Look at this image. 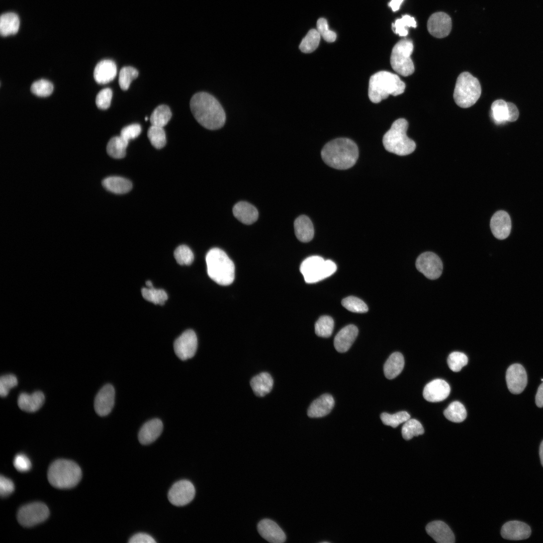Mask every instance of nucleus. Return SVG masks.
Here are the masks:
<instances>
[{
  "instance_id": "1",
  "label": "nucleus",
  "mask_w": 543,
  "mask_h": 543,
  "mask_svg": "<svg viewBox=\"0 0 543 543\" xmlns=\"http://www.w3.org/2000/svg\"><path fill=\"white\" fill-rule=\"evenodd\" d=\"M190 106L196 120L204 128L217 130L224 126L225 113L212 95L205 92L197 93L192 97Z\"/></svg>"
},
{
  "instance_id": "2",
  "label": "nucleus",
  "mask_w": 543,
  "mask_h": 543,
  "mask_svg": "<svg viewBox=\"0 0 543 543\" xmlns=\"http://www.w3.org/2000/svg\"><path fill=\"white\" fill-rule=\"evenodd\" d=\"M321 154L323 160L328 166L337 169H346L355 164L358 150L352 140L339 138L325 145Z\"/></svg>"
},
{
  "instance_id": "3",
  "label": "nucleus",
  "mask_w": 543,
  "mask_h": 543,
  "mask_svg": "<svg viewBox=\"0 0 543 543\" xmlns=\"http://www.w3.org/2000/svg\"><path fill=\"white\" fill-rule=\"evenodd\" d=\"M405 84L396 74L381 71L371 76L369 80V97L374 103H378L390 95L396 96L402 94Z\"/></svg>"
},
{
  "instance_id": "4",
  "label": "nucleus",
  "mask_w": 543,
  "mask_h": 543,
  "mask_svg": "<svg viewBox=\"0 0 543 543\" xmlns=\"http://www.w3.org/2000/svg\"><path fill=\"white\" fill-rule=\"evenodd\" d=\"M206 261L210 278L220 285L227 286L234 280L235 266L227 254L218 248L211 249L207 253Z\"/></svg>"
},
{
  "instance_id": "5",
  "label": "nucleus",
  "mask_w": 543,
  "mask_h": 543,
  "mask_svg": "<svg viewBox=\"0 0 543 543\" xmlns=\"http://www.w3.org/2000/svg\"><path fill=\"white\" fill-rule=\"evenodd\" d=\"M81 476V469L77 464L64 459L53 462L47 473L50 484L54 487L62 489L75 487L80 481Z\"/></svg>"
},
{
  "instance_id": "6",
  "label": "nucleus",
  "mask_w": 543,
  "mask_h": 543,
  "mask_svg": "<svg viewBox=\"0 0 543 543\" xmlns=\"http://www.w3.org/2000/svg\"><path fill=\"white\" fill-rule=\"evenodd\" d=\"M408 127V123L405 119L400 118L393 122L383 138L386 150L400 156L408 155L415 150V142L406 134Z\"/></svg>"
},
{
  "instance_id": "7",
  "label": "nucleus",
  "mask_w": 543,
  "mask_h": 543,
  "mask_svg": "<svg viewBox=\"0 0 543 543\" xmlns=\"http://www.w3.org/2000/svg\"><path fill=\"white\" fill-rule=\"evenodd\" d=\"M481 94V87L477 78L468 72L459 75L454 92V99L458 106L469 108L476 103Z\"/></svg>"
},
{
  "instance_id": "8",
  "label": "nucleus",
  "mask_w": 543,
  "mask_h": 543,
  "mask_svg": "<svg viewBox=\"0 0 543 543\" xmlns=\"http://www.w3.org/2000/svg\"><path fill=\"white\" fill-rule=\"evenodd\" d=\"M336 269V265L333 261L329 259L324 260L317 255L306 258L300 267L305 281L308 284L318 282L331 276Z\"/></svg>"
},
{
  "instance_id": "9",
  "label": "nucleus",
  "mask_w": 543,
  "mask_h": 543,
  "mask_svg": "<svg viewBox=\"0 0 543 543\" xmlns=\"http://www.w3.org/2000/svg\"><path fill=\"white\" fill-rule=\"evenodd\" d=\"M413 50L412 41L404 39L397 42L393 48L390 63L393 70L398 74L407 76L414 71L413 62L410 56Z\"/></svg>"
},
{
  "instance_id": "10",
  "label": "nucleus",
  "mask_w": 543,
  "mask_h": 543,
  "mask_svg": "<svg viewBox=\"0 0 543 543\" xmlns=\"http://www.w3.org/2000/svg\"><path fill=\"white\" fill-rule=\"evenodd\" d=\"M49 511L47 506L41 502H34L22 506L17 514L19 523L23 526L32 527L47 519Z\"/></svg>"
},
{
  "instance_id": "11",
  "label": "nucleus",
  "mask_w": 543,
  "mask_h": 543,
  "mask_svg": "<svg viewBox=\"0 0 543 543\" xmlns=\"http://www.w3.org/2000/svg\"><path fill=\"white\" fill-rule=\"evenodd\" d=\"M415 264L417 270L429 279H437L442 274L441 260L433 252L427 251L421 253L417 257Z\"/></svg>"
},
{
  "instance_id": "12",
  "label": "nucleus",
  "mask_w": 543,
  "mask_h": 543,
  "mask_svg": "<svg viewBox=\"0 0 543 543\" xmlns=\"http://www.w3.org/2000/svg\"><path fill=\"white\" fill-rule=\"evenodd\" d=\"M195 492V488L190 481L180 480L175 482L169 489L168 499L173 505L184 506L193 500Z\"/></svg>"
},
{
  "instance_id": "13",
  "label": "nucleus",
  "mask_w": 543,
  "mask_h": 543,
  "mask_svg": "<svg viewBox=\"0 0 543 543\" xmlns=\"http://www.w3.org/2000/svg\"><path fill=\"white\" fill-rule=\"evenodd\" d=\"M198 340L195 332L192 329L184 331L174 342L173 348L176 355L185 360L193 357L197 351Z\"/></svg>"
},
{
  "instance_id": "14",
  "label": "nucleus",
  "mask_w": 543,
  "mask_h": 543,
  "mask_svg": "<svg viewBox=\"0 0 543 543\" xmlns=\"http://www.w3.org/2000/svg\"><path fill=\"white\" fill-rule=\"evenodd\" d=\"M506 381L511 393L514 394L521 393L527 383V374L524 367L519 364L510 365L506 371Z\"/></svg>"
},
{
  "instance_id": "15",
  "label": "nucleus",
  "mask_w": 543,
  "mask_h": 543,
  "mask_svg": "<svg viewBox=\"0 0 543 543\" xmlns=\"http://www.w3.org/2000/svg\"><path fill=\"white\" fill-rule=\"evenodd\" d=\"M115 396V389L110 384L100 389L94 401L95 410L98 415L105 416L111 412L114 405Z\"/></svg>"
},
{
  "instance_id": "16",
  "label": "nucleus",
  "mask_w": 543,
  "mask_h": 543,
  "mask_svg": "<svg viewBox=\"0 0 543 543\" xmlns=\"http://www.w3.org/2000/svg\"><path fill=\"white\" fill-rule=\"evenodd\" d=\"M451 29L450 17L443 12H437L430 16L427 22V29L433 36L442 38L447 36Z\"/></svg>"
},
{
  "instance_id": "17",
  "label": "nucleus",
  "mask_w": 543,
  "mask_h": 543,
  "mask_svg": "<svg viewBox=\"0 0 543 543\" xmlns=\"http://www.w3.org/2000/svg\"><path fill=\"white\" fill-rule=\"evenodd\" d=\"M450 388L449 384L442 379H435L425 386L423 391L424 398L430 402H440L449 395Z\"/></svg>"
},
{
  "instance_id": "18",
  "label": "nucleus",
  "mask_w": 543,
  "mask_h": 543,
  "mask_svg": "<svg viewBox=\"0 0 543 543\" xmlns=\"http://www.w3.org/2000/svg\"><path fill=\"white\" fill-rule=\"evenodd\" d=\"M531 533L530 527L528 524L518 520L506 522L501 529L502 537L512 540L526 539L530 536Z\"/></svg>"
},
{
  "instance_id": "19",
  "label": "nucleus",
  "mask_w": 543,
  "mask_h": 543,
  "mask_svg": "<svg viewBox=\"0 0 543 543\" xmlns=\"http://www.w3.org/2000/svg\"><path fill=\"white\" fill-rule=\"evenodd\" d=\"M490 228L496 238L500 240L506 238L510 234L511 229L509 215L502 210L496 212L491 219Z\"/></svg>"
},
{
  "instance_id": "20",
  "label": "nucleus",
  "mask_w": 543,
  "mask_h": 543,
  "mask_svg": "<svg viewBox=\"0 0 543 543\" xmlns=\"http://www.w3.org/2000/svg\"><path fill=\"white\" fill-rule=\"evenodd\" d=\"M257 530L264 539L270 542L282 543L286 539L283 530L270 519H264L260 521L257 525Z\"/></svg>"
},
{
  "instance_id": "21",
  "label": "nucleus",
  "mask_w": 543,
  "mask_h": 543,
  "mask_svg": "<svg viewBox=\"0 0 543 543\" xmlns=\"http://www.w3.org/2000/svg\"><path fill=\"white\" fill-rule=\"evenodd\" d=\"M426 531L435 541L438 543H453L454 534L449 526L441 521H434L426 526Z\"/></svg>"
},
{
  "instance_id": "22",
  "label": "nucleus",
  "mask_w": 543,
  "mask_h": 543,
  "mask_svg": "<svg viewBox=\"0 0 543 543\" xmlns=\"http://www.w3.org/2000/svg\"><path fill=\"white\" fill-rule=\"evenodd\" d=\"M163 430V423L158 419L150 420L144 423L138 433L140 443L147 445L152 443L160 435Z\"/></svg>"
},
{
  "instance_id": "23",
  "label": "nucleus",
  "mask_w": 543,
  "mask_h": 543,
  "mask_svg": "<svg viewBox=\"0 0 543 543\" xmlns=\"http://www.w3.org/2000/svg\"><path fill=\"white\" fill-rule=\"evenodd\" d=\"M358 329L354 325H348L341 329L334 339V346L339 352L347 351L356 339Z\"/></svg>"
},
{
  "instance_id": "24",
  "label": "nucleus",
  "mask_w": 543,
  "mask_h": 543,
  "mask_svg": "<svg viewBox=\"0 0 543 543\" xmlns=\"http://www.w3.org/2000/svg\"><path fill=\"white\" fill-rule=\"evenodd\" d=\"M116 63L112 60L105 59L98 62L94 70V78L99 84H106L113 80L117 74Z\"/></svg>"
},
{
  "instance_id": "25",
  "label": "nucleus",
  "mask_w": 543,
  "mask_h": 543,
  "mask_svg": "<svg viewBox=\"0 0 543 543\" xmlns=\"http://www.w3.org/2000/svg\"><path fill=\"white\" fill-rule=\"evenodd\" d=\"M45 396L40 391H35L32 394L21 393L18 399V405L20 409L27 412H35L43 405Z\"/></svg>"
},
{
  "instance_id": "26",
  "label": "nucleus",
  "mask_w": 543,
  "mask_h": 543,
  "mask_svg": "<svg viewBox=\"0 0 543 543\" xmlns=\"http://www.w3.org/2000/svg\"><path fill=\"white\" fill-rule=\"evenodd\" d=\"M334 405L333 397L324 394L312 402L308 408V415L311 418L323 417L330 412Z\"/></svg>"
},
{
  "instance_id": "27",
  "label": "nucleus",
  "mask_w": 543,
  "mask_h": 543,
  "mask_svg": "<svg viewBox=\"0 0 543 543\" xmlns=\"http://www.w3.org/2000/svg\"><path fill=\"white\" fill-rule=\"evenodd\" d=\"M232 211L235 218L243 224H251L258 219V212L256 208L246 202L237 203Z\"/></svg>"
},
{
  "instance_id": "28",
  "label": "nucleus",
  "mask_w": 543,
  "mask_h": 543,
  "mask_svg": "<svg viewBox=\"0 0 543 543\" xmlns=\"http://www.w3.org/2000/svg\"><path fill=\"white\" fill-rule=\"evenodd\" d=\"M295 235L300 241L308 242L313 238L314 230L310 219L305 215L298 217L294 222Z\"/></svg>"
},
{
  "instance_id": "29",
  "label": "nucleus",
  "mask_w": 543,
  "mask_h": 543,
  "mask_svg": "<svg viewBox=\"0 0 543 543\" xmlns=\"http://www.w3.org/2000/svg\"><path fill=\"white\" fill-rule=\"evenodd\" d=\"M274 381L270 375L262 372L254 377L250 381V386L257 396L263 397L269 393L273 387Z\"/></svg>"
},
{
  "instance_id": "30",
  "label": "nucleus",
  "mask_w": 543,
  "mask_h": 543,
  "mask_svg": "<svg viewBox=\"0 0 543 543\" xmlns=\"http://www.w3.org/2000/svg\"><path fill=\"white\" fill-rule=\"evenodd\" d=\"M404 366V359L402 354L395 352L390 355L384 364V375L387 379H393L401 373Z\"/></svg>"
},
{
  "instance_id": "31",
  "label": "nucleus",
  "mask_w": 543,
  "mask_h": 543,
  "mask_svg": "<svg viewBox=\"0 0 543 543\" xmlns=\"http://www.w3.org/2000/svg\"><path fill=\"white\" fill-rule=\"evenodd\" d=\"M102 185L108 191L117 194L128 193L132 187V183L130 180L117 176L105 178L102 181Z\"/></svg>"
},
{
  "instance_id": "32",
  "label": "nucleus",
  "mask_w": 543,
  "mask_h": 543,
  "mask_svg": "<svg viewBox=\"0 0 543 543\" xmlns=\"http://www.w3.org/2000/svg\"><path fill=\"white\" fill-rule=\"evenodd\" d=\"M19 18L15 13H7L1 16L0 32L2 36L6 37L16 34L19 30Z\"/></svg>"
},
{
  "instance_id": "33",
  "label": "nucleus",
  "mask_w": 543,
  "mask_h": 543,
  "mask_svg": "<svg viewBox=\"0 0 543 543\" xmlns=\"http://www.w3.org/2000/svg\"><path fill=\"white\" fill-rule=\"evenodd\" d=\"M129 141L121 136H114L110 139L107 145V152L112 157L122 158L126 155V149Z\"/></svg>"
},
{
  "instance_id": "34",
  "label": "nucleus",
  "mask_w": 543,
  "mask_h": 543,
  "mask_svg": "<svg viewBox=\"0 0 543 543\" xmlns=\"http://www.w3.org/2000/svg\"><path fill=\"white\" fill-rule=\"evenodd\" d=\"M445 418L453 422H461L467 417V411L464 406L459 401L451 403L443 412Z\"/></svg>"
},
{
  "instance_id": "35",
  "label": "nucleus",
  "mask_w": 543,
  "mask_h": 543,
  "mask_svg": "<svg viewBox=\"0 0 543 543\" xmlns=\"http://www.w3.org/2000/svg\"><path fill=\"white\" fill-rule=\"evenodd\" d=\"M171 112L166 105H161L157 107L152 113L150 121L152 125L163 127L170 120Z\"/></svg>"
},
{
  "instance_id": "36",
  "label": "nucleus",
  "mask_w": 543,
  "mask_h": 543,
  "mask_svg": "<svg viewBox=\"0 0 543 543\" xmlns=\"http://www.w3.org/2000/svg\"><path fill=\"white\" fill-rule=\"evenodd\" d=\"M320 37L321 36L316 29H311L302 39L299 45V49L304 53L312 52L318 47Z\"/></svg>"
},
{
  "instance_id": "37",
  "label": "nucleus",
  "mask_w": 543,
  "mask_h": 543,
  "mask_svg": "<svg viewBox=\"0 0 543 543\" xmlns=\"http://www.w3.org/2000/svg\"><path fill=\"white\" fill-rule=\"evenodd\" d=\"M422 424L417 420L409 418L405 422L402 427V435L406 440L424 433Z\"/></svg>"
},
{
  "instance_id": "38",
  "label": "nucleus",
  "mask_w": 543,
  "mask_h": 543,
  "mask_svg": "<svg viewBox=\"0 0 543 543\" xmlns=\"http://www.w3.org/2000/svg\"><path fill=\"white\" fill-rule=\"evenodd\" d=\"M334 321L328 316H322L317 321L315 325V331L316 335L322 337H330L333 332Z\"/></svg>"
},
{
  "instance_id": "39",
  "label": "nucleus",
  "mask_w": 543,
  "mask_h": 543,
  "mask_svg": "<svg viewBox=\"0 0 543 543\" xmlns=\"http://www.w3.org/2000/svg\"><path fill=\"white\" fill-rule=\"evenodd\" d=\"M143 297L147 301L155 304L163 305L168 298L167 295L162 289L151 288H143L141 290Z\"/></svg>"
},
{
  "instance_id": "40",
  "label": "nucleus",
  "mask_w": 543,
  "mask_h": 543,
  "mask_svg": "<svg viewBox=\"0 0 543 543\" xmlns=\"http://www.w3.org/2000/svg\"><path fill=\"white\" fill-rule=\"evenodd\" d=\"M147 136L155 148L160 149L165 145L166 136L163 127L151 126L148 130Z\"/></svg>"
},
{
  "instance_id": "41",
  "label": "nucleus",
  "mask_w": 543,
  "mask_h": 543,
  "mask_svg": "<svg viewBox=\"0 0 543 543\" xmlns=\"http://www.w3.org/2000/svg\"><path fill=\"white\" fill-rule=\"evenodd\" d=\"M416 22L413 17L409 15H404L401 19L396 20L392 24V29L395 33L400 36H406L408 33V28L409 27L415 28Z\"/></svg>"
},
{
  "instance_id": "42",
  "label": "nucleus",
  "mask_w": 543,
  "mask_h": 543,
  "mask_svg": "<svg viewBox=\"0 0 543 543\" xmlns=\"http://www.w3.org/2000/svg\"><path fill=\"white\" fill-rule=\"evenodd\" d=\"M492 117L497 124L507 121L508 110L507 103L502 100L494 101L491 106Z\"/></svg>"
},
{
  "instance_id": "43",
  "label": "nucleus",
  "mask_w": 543,
  "mask_h": 543,
  "mask_svg": "<svg viewBox=\"0 0 543 543\" xmlns=\"http://www.w3.org/2000/svg\"><path fill=\"white\" fill-rule=\"evenodd\" d=\"M380 417L385 425L396 428L410 418V416L406 411H400L393 414L384 412L381 414Z\"/></svg>"
},
{
  "instance_id": "44",
  "label": "nucleus",
  "mask_w": 543,
  "mask_h": 543,
  "mask_svg": "<svg viewBox=\"0 0 543 543\" xmlns=\"http://www.w3.org/2000/svg\"><path fill=\"white\" fill-rule=\"evenodd\" d=\"M138 71L132 66H125L121 68L119 75V84L124 90L128 89L131 81L137 77Z\"/></svg>"
},
{
  "instance_id": "45",
  "label": "nucleus",
  "mask_w": 543,
  "mask_h": 543,
  "mask_svg": "<svg viewBox=\"0 0 543 543\" xmlns=\"http://www.w3.org/2000/svg\"><path fill=\"white\" fill-rule=\"evenodd\" d=\"M30 90L35 95L40 97L50 96L53 90V85L49 81L41 79L34 81L30 87Z\"/></svg>"
},
{
  "instance_id": "46",
  "label": "nucleus",
  "mask_w": 543,
  "mask_h": 543,
  "mask_svg": "<svg viewBox=\"0 0 543 543\" xmlns=\"http://www.w3.org/2000/svg\"><path fill=\"white\" fill-rule=\"evenodd\" d=\"M342 306L349 311L355 313H366L368 311V307L361 299L354 297L349 296L342 300Z\"/></svg>"
},
{
  "instance_id": "47",
  "label": "nucleus",
  "mask_w": 543,
  "mask_h": 543,
  "mask_svg": "<svg viewBox=\"0 0 543 543\" xmlns=\"http://www.w3.org/2000/svg\"><path fill=\"white\" fill-rule=\"evenodd\" d=\"M447 361L449 369L453 372H458L467 365L468 358L464 353L455 351L449 354Z\"/></svg>"
},
{
  "instance_id": "48",
  "label": "nucleus",
  "mask_w": 543,
  "mask_h": 543,
  "mask_svg": "<svg viewBox=\"0 0 543 543\" xmlns=\"http://www.w3.org/2000/svg\"><path fill=\"white\" fill-rule=\"evenodd\" d=\"M174 256L176 262L180 265H190L194 258L193 252L185 245H179L175 249Z\"/></svg>"
},
{
  "instance_id": "49",
  "label": "nucleus",
  "mask_w": 543,
  "mask_h": 543,
  "mask_svg": "<svg viewBox=\"0 0 543 543\" xmlns=\"http://www.w3.org/2000/svg\"><path fill=\"white\" fill-rule=\"evenodd\" d=\"M18 380L14 374L3 375L0 378V395L2 397H6L10 390L18 385Z\"/></svg>"
},
{
  "instance_id": "50",
  "label": "nucleus",
  "mask_w": 543,
  "mask_h": 543,
  "mask_svg": "<svg viewBox=\"0 0 543 543\" xmlns=\"http://www.w3.org/2000/svg\"><path fill=\"white\" fill-rule=\"evenodd\" d=\"M317 30L320 35L327 42H333L336 38V34L329 29L326 20L321 18L317 22Z\"/></svg>"
},
{
  "instance_id": "51",
  "label": "nucleus",
  "mask_w": 543,
  "mask_h": 543,
  "mask_svg": "<svg viewBox=\"0 0 543 543\" xmlns=\"http://www.w3.org/2000/svg\"><path fill=\"white\" fill-rule=\"evenodd\" d=\"M113 93L110 88L101 90L96 98V104L101 110L107 109L111 105Z\"/></svg>"
},
{
  "instance_id": "52",
  "label": "nucleus",
  "mask_w": 543,
  "mask_h": 543,
  "mask_svg": "<svg viewBox=\"0 0 543 543\" xmlns=\"http://www.w3.org/2000/svg\"><path fill=\"white\" fill-rule=\"evenodd\" d=\"M141 127L138 124H133L124 127L121 131L120 136L129 141L137 138L140 134Z\"/></svg>"
},
{
  "instance_id": "53",
  "label": "nucleus",
  "mask_w": 543,
  "mask_h": 543,
  "mask_svg": "<svg viewBox=\"0 0 543 543\" xmlns=\"http://www.w3.org/2000/svg\"><path fill=\"white\" fill-rule=\"evenodd\" d=\"M13 464L16 470L22 472H27L31 468L29 459L25 455L21 454L15 456Z\"/></svg>"
},
{
  "instance_id": "54",
  "label": "nucleus",
  "mask_w": 543,
  "mask_h": 543,
  "mask_svg": "<svg viewBox=\"0 0 543 543\" xmlns=\"http://www.w3.org/2000/svg\"><path fill=\"white\" fill-rule=\"evenodd\" d=\"M14 484L10 479L1 476L0 477V494L3 497L7 496L14 491Z\"/></svg>"
},
{
  "instance_id": "55",
  "label": "nucleus",
  "mask_w": 543,
  "mask_h": 543,
  "mask_svg": "<svg viewBox=\"0 0 543 543\" xmlns=\"http://www.w3.org/2000/svg\"><path fill=\"white\" fill-rule=\"evenodd\" d=\"M130 543H155L156 541L150 535L138 533L132 536L128 541Z\"/></svg>"
},
{
  "instance_id": "56",
  "label": "nucleus",
  "mask_w": 543,
  "mask_h": 543,
  "mask_svg": "<svg viewBox=\"0 0 543 543\" xmlns=\"http://www.w3.org/2000/svg\"><path fill=\"white\" fill-rule=\"evenodd\" d=\"M508 110L507 121L514 122L516 121L519 116V112L516 106L511 103H507Z\"/></svg>"
},
{
  "instance_id": "57",
  "label": "nucleus",
  "mask_w": 543,
  "mask_h": 543,
  "mask_svg": "<svg viewBox=\"0 0 543 543\" xmlns=\"http://www.w3.org/2000/svg\"><path fill=\"white\" fill-rule=\"evenodd\" d=\"M535 403L537 407H543V382L537 389L535 395Z\"/></svg>"
},
{
  "instance_id": "58",
  "label": "nucleus",
  "mask_w": 543,
  "mask_h": 543,
  "mask_svg": "<svg viewBox=\"0 0 543 543\" xmlns=\"http://www.w3.org/2000/svg\"><path fill=\"white\" fill-rule=\"evenodd\" d=\"M404 0H391L389 3V6L391 8L394 12H396L400 8V5Z\"/></svg>"
},
{
  "instance_id": "59",
  "label": "nucleus",
  "mask_w": 543,
  "mask_h": 543,
  "mask_svg": "<svg viewBox=\"0 0 543 543\" xmlns=\"http://www.w3.org/2000/svg\"><path fill=\"white\" fill-rule=\"evenodd\" d=\"M539 454L541 464L543 467V440L541 442L539 446Z\"/></svg>"
},
{
  "instance_id": "60",
  "label": "nucleus",
  "mask_w": 543,
  "mask_h": 543,
  "mask_svg": "<svg viewBox=\"0 0 543 543\" xmlns=\"http://www.w3.org/2000/svg\"><path fill=\"white\" fill-rule=\"evenodd\" d=\"M146 285L148 288H151V287H153V285H152V283L150 281H147L146 282Z\"/></svg>"
},
{
  "instance_id": "61",
  "label": "nucleus",
  "mask_w": 543,
  "mask_h": 543,
  "mask_svg": "<svg viewBox=\"0 0 543 543\" xmlns=\"http://www.w3.org/2000/svg\"><path fill=\"white\" fill-rule=\"evenodd\" d=\"M147 119H148L147 117H145V120H147Z\"/></svg>"
}]
</instances>
